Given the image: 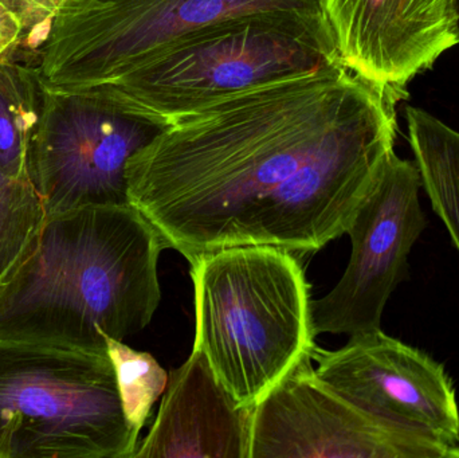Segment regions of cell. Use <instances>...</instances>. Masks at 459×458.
Instances as JSON below:
<instances>
[{
    "label": "cell",
    "mask_w": 459,
    "mask_h": 458,
    "mask_svg": "<svg viewBox=\"0 0 459 458\" xmlns=\"http://www.w3.org/2000/svg\"><path fill=\"white\" fill-rule=\"evenodd\" d=\"M403 97L342 61L238 91L129 159V202L190 263L235 246L318 252L347 234L395 152Z\"/></svg>",
    "instance_id": "6da1fadb"
},
{
    "label": "cell",
    "mask_w": 459,
    "mask_h": 458,
    "mask_svg": "<svg viewBox=\"0 0 459 458\" xmlns=\"http://www.w3.org/2000/svg\"><path fill=\"white\" fill-rule=\"evenodd\" d=\"M164 249L132 204L46 215L0 287V341L108 354L107 339L124 341L152 320Z\"/></svg>",
    "instance_id": "7a4b0ae2"
},
{
    "label": "cell",
    "mask_w": 459,
    "mask_h": 458,
    "mask_svg": "<svg viewBox=\"0 0 459 458\" xmlns=\"http://www.w3.org/2000/svg\"><path fill=\"white\" fill-rule=\"evenodd\" d=\"M190 264L194 347L235 402L254 408L317 347L301 263L280 247L235 246Z\"/></svg>",
    "instance_id": "3957f363"
},
{
    "label": "cell",
    "mask_w": 459,
    "mask_h": 458,
    "mask_svg": "<svg viewBox=\"0 0 459 458\" xmlns=\"http://www.w3.org/2000/svg\"><path fill=\"white\" fill-rule=\"evenodd\" d=\"M334 61L342 58L328 22L247 16L199 30L80 94L163 129L238 91Z\"/></svg>",
    "instance_id": "277c9868"
},
{
    "label": "cell",
    "mask_w": 459,
    "mask_h": 458,
    "mask_svg": "<svg viewBox=\"0 0 459 458\" xmlns=\"http://www.w3.org/2000/svg\"><path fill=\"white\" fill-rule=\"evenodd\" d=\"M109 354L0 341V458H134Z\"/></svg>",
    "instance_id": "5b68a950"
},
{
    "label": "cell",
    "mask_w": 459,
    "mask_h": 458,
    "mask_svg": "<svg viewBox=\"0 0 459 458\" xmlns=\"http://www.w3.org/2000/svg\"><path fill=\"white\" fill-rule=\"evenodd\" d=\"M247 16L326 21L323 0H62L40 39L38 78L48 91L83 93L199 30Z\"/></svg>",
    "instance_id": "8992f818"
},
{
    "label": "cell",
    "mask_w": 459,
    "mask_h": 458,
    "mask_svg": "<svg viewBox=\"0 0 459 458\" xmlns=\"http://www.w3.org/2000/svg\"><path fill=\"white\" fill-rule=\"evenodd\" d=\"M159 131L94 97L42 88L30 177L46 215L131 204L126 164Z\"/></svg>",
    "instance_id": "52a82bcc"
},
{
    "label": "cell",
    "mask_w": 459,
    "mask_h": 458,
    "mask_svg": "<svg viewBox=\"0 0 459 458\" xmlns=\"http://www.w3.org/2000/svg\"><path fill=\"white\" fill-rule=\"evenodd\" d=\"M415 161L391 153L377 185L351 223L352 253L336 287L310 303L315 338L382 330L385 304L409 276V257L428 228Z\"/></svg>",
    "instance_id": "ba28073f"
},
{
    "label": "cell",
    "mask_w": 459,
    "mask_h": 458,
    "mask_svg": "<svg viewBox=\"0 0 459 458\" xmlns=\"http://www.w3.org/2000/svg\"><path fill=\"white\" fill-rule=\"evenodd\" d=\"M248 458H459V444L366 416L307 358L254 406Z\"/></svg>",
    "instance_id": "9c48e42d"
},
{
    "label": "cell",
    "mask_w": 459,
    "mask_h": 458,
    "mask_svg": "<svg viewBox=\"0 0 459 458\" xmlns=\"http://www.w3.org/2000/svg\"><path fill=\"white\" fill-rule=\"evenodd\" d=\"M313 376L366 416L459 444V406L444 365L382 330L313 350Z\"/></svg>",
    "instance_id": "30bf717a"
},
{
    "label": "cell",
    "mask_w": 459,
    "mask_h": 458,
    "mask_svg": "<svg viewBox=\"0 0 459 458\" xmlns=\"http://www.w3.org/2000/svg\"><path fill=\"white\" fill-rule=\"evenodd\" d=\"M340 58L396 93L459 45V0H323Z\"/></svg>",
    "instance_id": "8fae6325"
},
{
    "label": "cell",
    "mask_w": 459,
    "mask_h": 458,
    "mask_svg": "<svg viewBox=\"0 0 459 458\" xmlns=\"http://www.w3.org/2000/svg\"><path fill=\"white\" fill-rule=\"evenodd\" d=\"M253 408L235 402L201 350L169 373L155 424L134 458H248Z\"/></svg>",
    "instance_id": "7c38bea8"
},
{
    "label": "cell",
    "mask_w": 459,
    "mask_h": 458,
    "mask_svg": "<svg viewBox=\"0 0 459 458\" xmlns=\"http://www.w3.org/2000/svg\"><path fill=\"white\" fill-rule=\"evenodd\" d=\"M406 120L423 188L459 253V132L420 108Z\"/></svg>",
    "instance_id": "4fadbf2b"
},
{
    "label": "cell",
    "mask_w": 459,
    "mask_h": 458,
    "mask_svg": "<svg viewBox=\"0 0 459 458\" xmlns=\"http://www.w3.org/2000/svg\"><path fill=\"white\" fill-rule=\"evenodd\" d=\"M42 85L37 67L0 59V169L30 177V148L39 120Z\"/></svg>",
    "instance_id": "5bb4252c"
},
{
    "label": "cell",
    "mask_w": 459,
    "mask_h": 458,
    "mask_svg": "<svg viewBox=\"0 0 459 458\" xmlns=\"http://www.w3.org/2000/svg\"><path fill=\"white\" fill-rule=\"evenodd\" d=\"M45 217L31 179L0 169V287L29 252Z\"/></svg>",
    "instance_id": "9a60e30c"
},
{
    "label": "cell",
    "mask_w": 459,
    "mask_h": 458,
    "mask_svg": "<svg viewBox=\"0 0 459 458\" xmlns=\"http://www.w3.org/2000/svg\"><path fill=\"white\" fill-rule=\"evenodd\" d=\"M108 354L115 367L118 393L129 424L140 432L150 419L152 406L166 392L169 374L158 360L136 351L117 339H107Z\"/></svg>",
    "instance_id": "2e32d148"
},
{
    "label": "cell",
    "mask_w": 459,
    "mask_h": 458,
    "mask_svg": "<svg viewBox=\"0 0 459 458\" xmlns=\"http://www.w3.org/2000/svg\"><path fill=\"white\" fill-rule=\"evenodd\" d=\"M31 19L15 0H0V59H11L34 30Z\"/></svg>",
    "instance_id": "e0dca14e"
},
{
    "label": "cell",
    "mask_w": 459,
    "mask_h": 458,
    "mask_svg": "<svg viewBox=\"0 0 459 458\" xmlns=\"http://www.w3.org/2000/svg\"><path fill=\"white\" fill-rule=\"evenodd\" d=\"M15 2H18L24 8V11L29 13L34 27H39L46 23L45 13H42V10L38 7L34 0H15Z\"/></svg>",
    "instance_id": "ac0fdd59"
},
{
    "label": "cell",
    "mask_w": 459,
    "mask_h": 458,
    "mask_svg": "<svg viewBox=\"0 0 459 458\" xmlns=\"http://www.w3.org/2000/svg\"><path fill=\"white\" fill-rule=\"evenodd\" d=\"M40 8H42L43 13L48 16V18H53L54 13H56V8L61 4L62 0H34Z\"/></svg>",
    "instance_id": "d6986e66"
}]
</instances>
